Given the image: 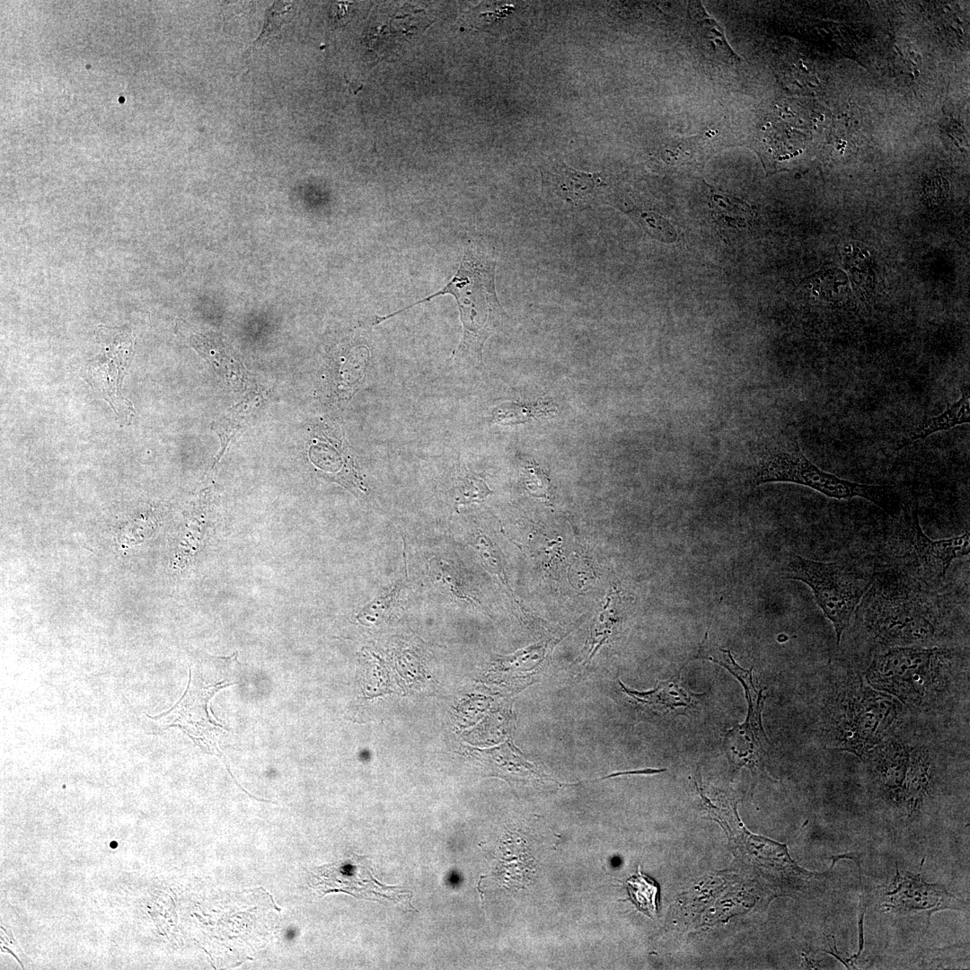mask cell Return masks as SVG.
I'll return each instance as SVG.
<instances>
[{"instance_id": "1", "label": "cell", "mask_w": 970, "mask_h": 970, "mask_svg": "<svg viewBox=\"0 0 970 970\" xmlns=\"http://www.w3.org/2000/svg\"><path fill=\"white\" fill-rule=\"evenodd\" d=\"M495 269L494 260L481 251L467 247L458 271L445 287L391 314L375 316V323H380L436 296L452 295L457 302L463 327L457 355L481 361L484 342L501 324L505 315L496 294Z\"/></svg>"}, {"instance_id": "2", "label": "cell", "mask_w": 970, "mask_h": 970, "mask_svg": "<svg viewBox=\"0 0 970 970\" xmlns=\"http://www.w3.org/2000/svg\"><path fill=\"white\" fill-rule=\"evenodd\" d=\"M768 482L799 484L839 500L861 498L890 516L899 514L904 506L902 493L895 486L863 484L842 479L813 463L798 443L787 448L771 449L758 460L751 483L758 486Z\"/></svg>"}, {"instance_id": "3", "label": "cell", "mask_w": 970, "mask_h": 970, "mask_svg": "<svg viewBox=\"0 0 970 970\" xmlns=\"http://www.w3.org/2000/svg\"><path fill=\"white\" fill-rule=\"evenodd\" d=\"M785 575L811 588L817 604L833 623L839 644L872 578L851 563L816 561L796 553L789 555Z\"/></svg>"}, {"instance_id": "4", "label": "cell", "mask_w": 970, "mask_h": 970, "mask_svg": "<svg viewBox=\"0 0 970 970\" xmlns=\"http://www.w3.org/2000/svg\"><path fill=\"white\" fill-rule=\"evenodd\" d=\"M937 648L895 647L875 656L866 672L876 689L905 703L922 701L930 683Z\"/></svg>"}, {"instance_id": "5", "label": "cell", "mask_w": 970, "mask_h": 970, "mask_svg": "<svg viewBox=\"0 0 970 970\" xmlns=\"http://www.w3.org/2000/svg\"><path fill=\"white\" fill-rule=\"evenodd\" d=\"M897 716L890 695L860 683L848 702L840 728L842 749L863 756L880 743Z\"/></svg>"}, {"instance_id": "6", "label": "cell", "mask_w": 970, "mask_h": 970, "mask_svg": "<svg viewBox=\"0 0 970 970\" xmlns=\"http://www.w3.org/2000/svg\"><path fill=\"white\" fill-rule=\"evenodd\" d=\"M310 881L322 895L343 892L356 898L410 904L411 893L378 881L365 856L352 854L334 863L314 867Z\"/></svg>"}, {"instance_id": "7", "label": "cell", "mask_w": 970, "mask_h": 970, "mask_svg": "<svg viewBox=\"0 0 970 970\" xmlns=\"http://www.w3.org/2000/svg\"><path fill=\"white\" fill-rule=\"evenodd\" d=\"M968 904L950 894L942 885L927 883L919 874L896 873L892 881L882 889L879 897L881 912L896 914H923L930 922V916L947 909L963 910Z\"/></svg>"}, {"instance_id": "8", "label": "cell", "mask_w": 970, "mask_h": 970, "mask_svg": "<svg viewBox=\"0 0 970 970\" xmlns=\"http://www.w3.org/2000/svg\"><path fill=\"white\" fill-rule=\"evenodd\" d=\"M905 518L909 525V556L920 567L923 575L935 578H943L955 559L967 555L970 551V535H961L940 540H931L922 530L918 517V503L904 505Z\"/></svg>"}, {"instance_id": "9", "label": "cell", "mask_w": 970, "mask_h": 970, "mask_svg": "<svg viewBox=\"0 0 970 970\" xmlns=\"http://www.w3.org/2000/svg\"><path fill=\"white\" fill-rule=\"evenodd\" d=\"M114 336L103 340L102 353L91 363L89 378L93 386L98 388L110 402L121 419H130L134 415L131 403L121 395L120 383L126 366L130 357L132 338L125 330H113Z\"/></svg>"}, {"instance_id": "10", "label": "cell", "mask_w": 970, "mask_h": 970, "mask_svg": "<svg viewBox=\"0 0 970 970\" xmlns=\"http://www.w3.org/2000/svg\"><path fill=\"white\" fill-rule=\"evenodd\" d=\"M865 755H868L873 777L886 798L894 803H904L910 763L907 749L897 742L890 741Z\"/></svg>"}, {"instance_id": "11", "label": "cell", "mask_w": 970, "mask_h": 970, "mask_svg": "<svg viewBox=\"0 0 970 970\" xmlns=\"http://www.w3.org/2000/svg\"><path fill=\"white\" fill-rule=\"evenodd\" d=\"M970 422V392L969 386L965 384L961 388L960 398L953 403H948L944 411L938 416L922 419L899 444L898 449L919 440L925 439L930 435L939 431H948L951 428Z\"/></svg>"}, {"instance_id": "12", "label": "cell", "mask_w": 970, "mask_h": 970, "mask_svg": "<svg viewBox=\"0 0 970 970\" xmlns=\"http://www.w3.org/2000/svg\"><path fill=\"white\" fill-rule=\"evenodd\" d=\"M557 406L552 402H506L492 410V419L502 425H515L533 419L552 416L557 412Z\"/></svg>"}, {"instance_id": "13", "label": "cell", "mask_w": 970, "mask_h": 970, "mask_svg": "<svg viewBox=\"0 0 970 970\" xmlns=\"http://www.w3.org/2000/svg\"><path fill=\"white\" fill-rule=\"evenodd\" d=\"M626 888L638 910L651 918L657 914L659 886L655 880L644 875L639 867L638 872L626 880Z\"/></svg>"}, {"instance_id": "14", "label": "cell", "mask_w": 970, "mask_h": 970, "mask_svg": "<svg viewBox=\"0 0 970 970\" xmlns=\"http://www.w3.org/2000/svg\"><path fill=\"white\" fill-rule=\"evenodd\" d=\"M691 7V15L698 24L696 25L697 31L700 32V38L703 39L704 44L710 45V50L721 57H734V53L714 20L708 17L700 5L693 4Z\"/></svg>"}, {"instance_id": "15", "label": "cell", "mask_w": 970, "mask_h": 970, "mask_svg": "<svg viewBox=\"0 0 970 970\" xmlns=\"http://www.w3.org/2000/svg\"><path fill=\"white\" fill-rule=\"evenodd\" d=\"M562 166L558 168L556 174L557 193L573 201L586 198L594 188L593 177Z\"/></svg>"}, {"instance_id": "16", "label": "cell", "mask_w": 970, "mask_h": 970, "mask_svg": "<svg viewBox=\"0 0 970 970\" xmlns=\"http://www.w3.org/2000/svg\"><path fill=\"white\" fill-rule=\"evenodd\" d=\"M292 4L275 2L267 11L263 28L252 44V48L263 46L270 38L277 37L282 26L292 20Z\"/></svg>"}, {"instance_id": "17", "label": "cell", "mask_w": 970, "mask_h": 970, "mask_svg": "<svg viewBox=\"0 0 970 970\" xmlns=\"http://www.w3.org/2000/svg\"><path fill=\"white\" fill-rule=\"evenodd\" d=\"M474 547L479 551V554L489 571L495 574L502 581L507 590L512 593L504 571L500 554L489 538L483 534L479 535L475 540Z\"/></svg>"}, {"instance_id": "18", "label": "cell", "mask_w": 970, "mask_h": 970, "mask_svg": "<svg viewBox=\"0 0 970 970\" xmlns=\"http://www.w3.org/2000/svg\"><path fill=\"white\" fill-rule=\"evenodd\" d=\"M526 489L535 497L548 498L549 481L547 476L537 467L530 464L525 469Z\"/></svg>"}, {"instance_id": "19", "label": "cell", "mask_w": 970, "mask_h": 970, "mask_svg": "<svg viewBox=\"0 0 970 970\" xmlns=\"http://www.w3.org/2000/svg\"><path fill=\"white\" fill-rule=\"evenodd\" d=\"M489 493H491V491L482 481L465 479L460 489L458 501L460 502L459 504L481 501Z\"/></svg>"}, {"instance_id": "20", "label": "cell", "mask_w": 970, "mask_h": 970, "mask_svg": "<svg viewBox=\"0 0 970 970\" xmlns=\"http://www.w3.org/2000/svg\"><path fill=\"white\" fill-rule=\"evenodd\" d=\"M398 591L399 584L395 585V586H393L391 591H389L385 595H382L376 597L368 605H366L363 609L362 613L359 614V617L364 616L365 618L367 617L368 619L369 616H373L372 619H377L378 616L383 614L392 605L393 599L397 595Z\"/></svg>"}]
</instances>
